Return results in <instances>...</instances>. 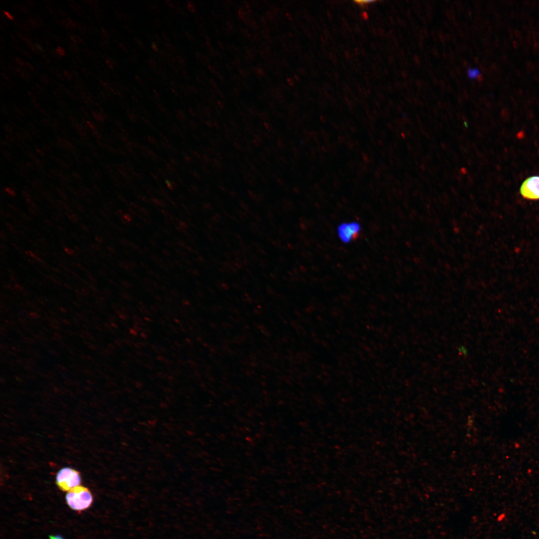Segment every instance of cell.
Instances as JSON below:
<instances>
[{"instance_id": "2e32d148", "label": "cell", "mask_w": 539, "mask_h": 539, "mask_svg": "<svg viewBox=\"0 0 539 539\" xmlns=\"http://www.w3.org/2000/svg\"><path fill=\"white\" fill-rule=\"evenodd\" d=\"M151 48L155 52H159L160 49L158 47L156 42H152L151 44Z\"/></svg>"}, {"instance_id": "ba28073f", "label": "cell", "mask_w": 539, "mask_h": 539, "mask_svg": "<svg viewBox=\"0 0 539 539\" xmlns=\"http://www.w3.org/2000/svg\"><path fill=\"white\" fill-rule=\"evenodd\" d=\"M255 72L256 75L259 77H263L265 75V71L263 68L261 67H257L255 69Z\"/></svg>"}, {"instance_id": "8fae6325", "label": "cell", "mask_w": 539, "mask_h": 539, "mask_svg": "<svg viewBox=\"0 0 539 539\" xmlns=\"http://www.w3.org/2000/svg\"><path fill=\"white\" fill-rule=\"evenodd\" d=\"M15 61L18 64H19V65H20L21 66H24V65H25V63H26V62H24V61L23 59H22L21 58H20L19 57H15Z\"/></svg>"}, {"instance_id": "9c48e42d", "label": "cell", "mask_w": 539, "mask_h": 539, "mask_svg": "<svg viewBox=\"0 0 539 539\" xmlns=\"http://www.w3.org/2000/svg\"><path fill=\"white\" fill-rule=\"evenodd\" d=\"M187 6L188 10L191 12L194 13L196 11V9L195 5L191 1H188Z\"/></svg>"}, {"instance_id": "7c38bea8", "label": "cell", "mask_w": 539, "mask_h": 539, "mask_svg": "<svg viewBox=\"0 0 539 539\" xmlns=\"http://www.w3.org/2000/svg\"><path fill=\"white\" fill-rule=\"evenodd\" d=\"M134 41L139 47L143 48L144 46L142 41L139 38H134Z\"/></svg>"}, {"instance_id": "5bb4252c", "label": "cell", "mask_w": 539, "mask_h": 539, "mask_svg": "<svg viewBox=\"0 0 539 539\" xmlns=\"http://www.w3.org/2000/svg\"><path fill=\"white\" fill-rule=\"evenodd\" d=\"M63 74H64V75L65 77H66V78H67V79H68V80H70L71 79H72V73H70V72H69V71H67V70H64V71H63Z\"/></svg>"}, {"instance_id": "3957f363", "label": "cell", "mask_w": 539, "mask_h": 539, "mask_svg": "<svg viewBox=\"0 0 539 539\" xmlns=\"http://www.w3.org/2000/svg\"><path fill=\"white\" fill-rule=\"evenodd\" d=\"M520 192L525 199L539 200V176H533L526 179L520 186Z\"/></svg>"}, {"instance_id": "9a60e30c", "label": "cell", "mask_w": 539, "mask_h": 539, "mask_svg": "<svg viewBox=\"0 0 539 539\" xmlns=\"http://www.w3.org/2000/svg\"><path fill=\"white\" fill-rule=\"evenodd\" d=\"M161 35L165 43L170 42V39L165 33L162 32Z\"/></svg>"}, {"instance_id": "7a4b0ae2", "label": "cell", "mask_w": 539, "mask_h": 539, "mask_svg": "<svg viewBox=\"0 0 539 539\" xmlns=\"http://www.w3.org/2000/svg\"><path fill=\"white\" fill-rule=\"evenodd\" d=\"M81 483L80 472L73 468L64 467L60 469L56 474L55 483L62 491L67 492L80 485Z\"/></svg>"}, {"instance_id": "8992f818", "label": "cell", "mask_w": 539, "mask_h": 539, "mask_svg": "<svg viewBox=\"0 0 539 539\" xmlns=\"http://www.w3.org/2000/svg\"><path fill=\"white\" fill-rule=\"evenodd\" d=\"M56 53V57H60V56H64L65 54L64 49L59 46H58L55 50Z\"/></svg>"}, {"instance_id": "ffe728a7", "label": "cell", "mask_w": 539, "mask_h": 539, "mask_svg": "<svg viewBox=\"0 0 539 539\" xmlns=\"http://www.w3.org/2000/svg\"><path fill=\"white\" fill-rule=\"evenodd\" d=\"M49 537L50 539H64L60 535H55V536L50 535V536H49Z\"/></svg>"}, {"instance_id": "603a6c76", "label": "cell", "mask_w": 539, "mask_h": 539, "mask_svg": "<svg viewBox=\"0 0 539 539\" xmlns=\"http://www.w3.org/2000/svg\"><path fill=\"white\" fill-rule=\"evenodd\" d=\"M286 81L289 85H292L293 84V80L291 78H288L286 79Z\"/></svg>"}, {"instance_id": "ac0fdd59", "label": "cell", "mask_w": 539, "mask_h": 539, "mask_svg": "<svg viewBox=\"0 0 539 539\" xmlns=\"http://www.w3.org/2000/svg\"><path fill=\"white\" fill-rule=\"evenodd\" d=\"M119 46H120V48L123 51H124L125 52L128 51V48H127V46L125 45V43H119Z\"/></svg>"}, {"instance_id": "44dd1931", "label": "cell", "mask_w": 539, "mask_h": 539, "mask_svg": "<svg viewBox=\"0 0 539 539\" xmlns=\"http://www.w3.org/2000/svg\"><path fill=\"white\" fill-rule=\"evenodd\" d=\"M3 12L4 13L6 17H7L9 19H10L11 20H14L13 16H12V15L10 13H9L8 12H6V11H3Z\"/></svg>"}, {"instance_id": "e0dca14e", "label": "cell", "mask_w": 539, "mask_h": 539, "mask_svg": "<svg viewBox=\"0 0 539 539\" xmlns=\"http://www.w3.org/2000/svg\"><path fill=\"white\" fill-rule=\"evenodd\" d=\"M184 35H185V37H186V38H187L188 39H189V40H193V37H192V35H191V34L190 33H189V32H188V31H185L184 32Z\"/></svg>"}, {"instance_id": "52a82bcc", "label": "cell", "mask_w": 539, "mask_h": 539, "mask_svg": "<svg viewBox=\"0 0 539 539\" xmlns=\"http://www.w3.org/2000/svg\"><path fill=\"white\" fill-rule=\"evenodd\" d=\"M40 79L41 81L45 85L49 84L50 82V79L48 77L46 74H42L40 76Z\"/></svg>"}, {"instance_id": "d6986e66", "label": "cell", "mask_w": 539, "mask_h": 539, "mask_svg": "<svg viewBox=\"0 0 539 539\" xmlns=\"http://www.w3.org/2000/svg\"><path fill=\"white\" fill-rule=\"evenodd\" d=\"M166 4L170 7H175V3L171 0H166Z\"/></svg>"}, {"instance_id": "4fadbf2b", "label": "cell", "mask_w": 539, "mask_h": 539, "mask_svg": "<svg viewBox=\"0 0 539 539\" xmlns=\"http://www.w3.org/2000/svg\"><path fill=\"white\" fill-rule=\"evenodd\" d=\"M469 74L471 77H475L478 75V71L476 69H472L469 71Z\"/></svg>"}, {"instance_id": "30bf717a", "label": "cell", "mask_w": 539, "mask_h": 539, "mask_svg": "<svg viewBox=\"0 0 539 539\" xmlns=\"http://www.w3.org/2000/svg\"><path fill=\"white\" fill-rule=\"evenodd\" d=\"M106 62L108 66L111 68H113L115 66V62L109 58L106 59Z\"/></svg>"}, {"instance_id": "277c9868", "label": "cell", "mask_w": 539, "mask_h": 539, "mask_svg": "<svg viewBox=\"0 0 539 539\" xmlns=\"http://www.w3.org/2000/svg\"><path fill=\"white\" fill-rule=\"evenodd\" d=\"M359 225L355 223L343 224L338 228V235L343 242H348L358 235Z\"/></svg>"}, {"instance_id": "6da1fadb", "label": "cell", "mask_w": 539, "mask_h": 539, "mask_svg": "<svg viewBox=\"0 0 539 539\" xmlns=\"http://www.w3.org/2000/svg\"><path fill=\"white\" fill-rule=\"evenodd\" d=\"M65 500L71 509L81 512L91 506L93 498L88 488L79 485L67 492Z\"/></svg>"}, {"instance_id": "7402d4cb", "label": "cell", "mask_w": 539, "mask_h": 539, "mask_svg": "<svg viewBox=\"0 0 539 539\" xmlns=\"http://www.w3.org/2000/svg\"><path fill=\"white\" fill-rule=\"evenodd\" d=\"M10 37H11V39H12V40H13V41H14V42H15V43H16V42H18L17 39V38H16V36H15V35H14V34H11H11H10Z\"/></svg>"}, {"instance_id": "5b68a950", "label": "cell", "mask_w": 539, "mask_h": 539, "mask_svg": "<svg viewBox=\"0 0 539 539\" xmlns=\"http://www.w3.org/2000/svg\"><path fill=\"white\" fill-rule=\"evenodd\" d=\"M70 38L72 40L73 43L75 44L81 43L83 41V40L81 38V37L77 35H72L70 36Z\"/></svg>"}]
</instances>
